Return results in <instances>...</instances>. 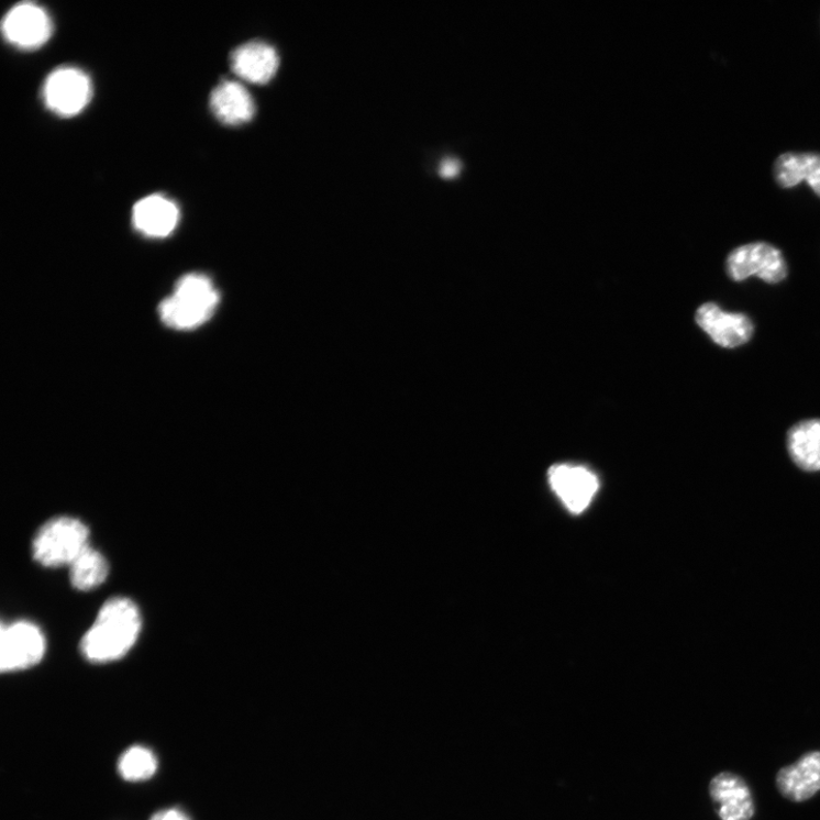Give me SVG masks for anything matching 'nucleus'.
<instances>
[{
    "label": "nucleus",
    "instance_id": "obj_3",
    "mask_svg": "<svg viewBox=\"0 0 820 820\" xmlns=\"http://www.w3.org/2000/svg\"><path fill=\"white\" fill-rule=\"evenodd\" d=\"M90 532L79 519L56 517L45 522L37 531L31 554L45 567L70 566L89 544Z\"/></svg>",
    "mask_w": 820,
    "mask_h": 820
},
{
    "label": "nucleus",
    "instance_id": "obj_19",
    "mask_svg": "<svg viewBox=\"0 0 820 820\" xmlns=\"http://www.w3.org/2000/svg\"><path fill=\"white\" fill-rule=\"evenodd\" d=\"M149 820H191L178 809H166L154 813Z\"/></svg>",
    "mask_w": 820,
    "mask_h": 820
},
{
    "label": "nucleus",
    "instance_id": "obj_13",
    "mask_svg": "<svg viewBox=\"0 0 820 820\" xmlns=\"http://www.w3.org/2000/svg\"><path fill=\"white\" fill-rule=\"evenodd\" d=\"M179 217L177 204L162 195L144 198L133 209V224L147 237L169 236L176 230Z\"/></svg>",
    "mask_w": 820,
    "mask_h": 820
},
{
    "label": "nucleus",
    "instance_id": "obj_18",
    "mask_svg": "<svg viewBox=\"0 0 820 820\" xmlns=\"http://www.w3.org/2000/svg\"><path fill=\"white\" fill-rule=\"evenodd\" d=\"M157 769L155 754L144 746H132L120 756L118 771L129 782H144L154 776Z\"/></svg>",
    "mask_w": 820,
    "mask_h": 820
},
{
    "label": "nucleus",
    "instance_id": "obj_1",
    "mask_svg": "<svg viewBox=\"0 0 820 820\" xmlns=\"http://www.w3.org/2000/svg\"><path fill=\"white\" fill-rule=\"evenodd\" d=\"M142 630V614L129 597H113L101 608L80 644L91 664H109L128 655L135 646Z\"/></svg>",
    "mask_w": 820,
    "mask_h": 820
},
{
    "label": "nucleus",
    "instance_id": "obj_12",
    "mask_svg": "<svg viewBox=\"0 0 820 820\" xmlns=\"http://www.w3.org/2000/svg\"><path fill=\"white\" fill-rule=\"evenodd\" d=\"M231 66L240 78L250 82L266 84L277 73L279 56L270 44L252 41L234 49Z\"/></svg>",
    "mask_w": 820,
    "mask_h": 820
},
{
    "label": "nucleus",
    "instance_id": "obj_14",
    "mask_svg": "<svg viewBox=\"0 0 820 820\" xmlns=\"http://www.w3.org/2000/svg\"><path fill=\"white\" fill-rule=\"evenodd\" d=\"M210 107L218 120L230 125L248 122L256 113L254 98L240 82L225 80L212 91Z\"/></svg>",
    "mask_w": 820,
    "mask_h": 820
},
{
    "label": "nucleus",
    "instance_id": "obj_6",
    "mask_svg": "<svg viewBox=\"0 0 820 820\" xmlns=\"http://www.w3.org/2000/svg\"><path fill=\"white\" fill-rule=\"evenodd\" d=\"M729 277L742 281L751 276L769 284H777L787 276V266L782 252L772 244L750 243L733 250L727 263Z\"/></svg>",
    "mask_w": 820,
    "mask_h": 820
},
{
    "label": "nucleus",
    "instance_id": "obj_17",
    "mask_svg": "<svg viewBox=\"0 0 820 820\" xmlns=\"http://www.w3.org/2000/svg\"><path fill=\"white\" fill-rule=\"evenodd\" d=\"M69 569L71 585L79 591L97 589L109 576L108 561L91 546L74 561Z\"/></svg>",
    "mask_w": 820,
    "mask_h": 820
},
{
    "label": "nucleus",
    "instance_id": "obj_11",
    "mask_svg": "<svg viewBox=\"0 0 820 820\" xmlns=\"http://www.w3.org/2000/svg\"><path fill=\"white\" fill-rule=\"evenodd\" d=\"M696 321L722 348H736L747 343L754 333V325L746 314L723 311L713 302L698 309Z\"/></svg>",
    "mask_w": 820,
    "mask_h": 820
},
{
    "label": "nucleus",
    "instance_id": "obj_8",
    "mask_svg": "<svg viewBox=\"0 0 820 820\" xmlns=\"http://www.w3.org/2000/svg\"><path fill=\"white\" fill-rule=\"evenodd\" d=\"M708 794L719 820H752L755 800L747 782L733 772H720L708 786Z\"/></svg>",
    "mask_w": 820,
    "mask_h": 820
},
{
    "label": "nucleus",
    "instance_id": "obj_4",
    "mask_svg": "<svg viewBox=\"0 0 820 820\" xmlns=\"http://www.w3.org/2000/svg\"><path fill=\"white\" fill-rule=\"evenodd\" d=\"M0 639V669L14 673L40 664L46 652V640L41 628L30 621L3 624Z\"/></svg>",
    "mask_w": 820,
    "mask_h": 820
},
{
    "label": "nucleus",
    "instance_id": "obj_16",
    "mask_svg": "<svg viewBox=\"0 0 820 820\" xmlns=\"http://www.w3.org/2000/svg\"><path fill=\"white\" fill-rule=\"evenodd\" d=\"M775 178L783 188H793L807 181L820 198V154H782L775 163Z\"/></svg>",
    "mask_w": 820,
    "mask_h": 820
},
{
    "label": "nucleus",
    "instance_id": "obj_20",
    "mask_svg": "<svg viewBox=\"0 0 820 820\" xmlns=\"http://www.w3.org/2000/svg\"><path fill=\"white\" fill-rule=\"evenodd\" d=\"M459 163L455 159H447L440 167V174L450 178L458 174Z\"/></svg>",
    "mask_w": 820,
    "mask_h": 820
},
{
    "label": "nucleus",
    "instance_id": "obj_7",
    "mask_svg": "<svg viewBox=\"0 0 820 820\" xmlns=\"http://www.w3.org/2000/svg\"><path fill=\"white\" fill-rule=\"evenodd\" d=\"M3 34L13 46L33 51L45 45L53 34L47 11L35 3H20L3 20Z\"/></svg>",
    "mask_w": 820,
    "mask_h": 820
},
{
    "label": "nucleus",
    "instance_id": "obj_5",
    "mask_svg": "<svg viewBox=\"0 0 820 820\" xmlns=\"http://www.w3.org/2000/svg\"><path fill=\"white\" fill-rule=\"evenodd\" d=\"M92 86L89 77L80 69L62 67L46 79L43 98L46 107L59 117L79 114L90 102Z\"/></svg>",
    "mask_w": 820,
    "mask_h": 820
},
{
    "label": "nucleus",
    "instance_id": "obj_10",
    "mask_svg": "<svg viewBox=\"0 0 820 820\" xmlns=\"http://www.w3.org/2000/svg\"><path fill=\"white\" fill-rule=\"evenodd\" d=\"M551 487L567 510L575 514L584 512L596 495L599 483L594 473L578 465L558 464L550 468Z\"/></svg>",
    "mask_w": 820,
    "mask_h": 820
},
{
    "label": "nucleus",
    "instance_id": "obj_15",
    "mask_svg": "<svg viewBox=\"0 0 820 820\" xmlns=\"http://www.w3.org/2000/svg\"><path fill=\"white\" fill-rule=\"evenodd\" d=\"M786 446L793 462L804 472H820V420L797 423L787 432Z\"/></svg>",
    "mask_w": 820,
    "mask_h": 820
},
{
    "label": "nucleus",
    "instance_id": "obj_2",
    "mask_svg": "<svg viewBox=\"0 0 820 820\" xmlns=\"http://www.w3.org/2000/svg\"><path fill=\"white\" fill-rule=\"evenodd\" d=\"M219 302V291L208 276L188 274L177 281L173 296L160 303L159 314L170 329L195 330L213 317Z\"/></svg>",
    "mask_w": 820,
    "mask_h": 820
},
{
    "label": "nucleus",
    "instance_id": "obj_9",
    "mask_svg": "<svg viewBox=\"0 0 820 820\" xmlns=\"http://www.w3.org/2000/svg\"><path fill=\"white\" fill-rule=\"evenodd\" d=\"M778 794L787 801L804 804L820 794V750H811L794 764L782 767L775 777Z\"/></svg>",
    "mask_w": 820,
    "mask_h": 820
}]
</instances>
